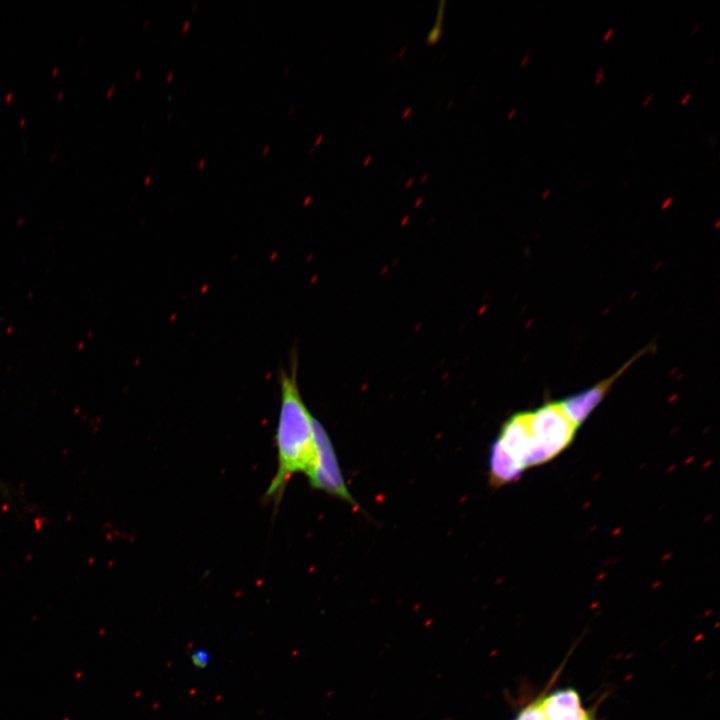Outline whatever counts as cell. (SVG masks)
I'll return each instance as SVG.
<instances>
[{
  "instance_id": "2",
  "label": "cell",
  "mask_w": 720,
  "mask_h": 720,
  "mask_svg": "<svg viewBox=\"0 0 720 720\" xmlns=\"http://www.w3.org/2000/svg\"><path fill=\"white\" fill-rule=\"evenodd\" d=\"M529 412L533 435L530 468L545 464L561 454L573 442L578 428L558 401L547 402Z\"/></svg>"
},
{
  "instance_id": "5",
  "label": "cell",
  "mask_w": 720,
  "mask_h": 720,
  "mask_svg": "<svg viewBox=\"0 0 720 720\" xmlns=\"http://www.w3.org/2000/svg\"><path fill=\"white\" fill-rule=\"evenodd\" d=\"M504 449L526 470L533 451L530 412H518L503 424L497 437Z\"/></svg>"
},
{
  "instance_id": "18",
  "label": "cell",
  "mask_w": 720,
  "mask_h": 720,
  "mask_svg": "<svg viewBox=\"0 0 720 720\" xmlns=\"http://www.w3.org/2000/svg\"><path fill=\"white\" fill-rule=\"evenodd\" d=\"M173 75H174V74H173L172 71H170V72L167 74V76H166L167 82H170V81L172 80Z\"/></svg>"
},
{
  "instance_id": "1",
  "label": "cell",
  "mask_w": 720,
  "mask_h": 720,
  "mask_svg": "<svg viewBox=\"0 0 720 720\" xmlns=\"http://www.w3.org/2000/svg\"><path fill=\"white\" fill-rule=\"evenodd\" d=\"M297 358L289 370L279 374L280 409L276 427L277 469L265 493L277 505L288 482L297 473H307L315 455L313 420L297 382Z\"/></svg>"
},
{
  "instance_id": "3",
  "label": "cell",
  "mask_w": 720,
  "mask_h": 720,
  "mask_svg": "<svg viewBox=\"0 0 720 720\" xmlns=\"http://www.w3.org/2000/svg\"><path fill=\"white\" fill-rule=\"evenodd\" d=\"M313 439L315 455L306 473L310 486L358 508V503L345 484L332 441L325 428L315 418Z\"/></svg>"
},
{
  "instance_id": "26",
  "label": "cell",
  "mask_w": 720,
  "mask_h": 720,
  "mask_svg": "<svg viewBox=\"0 0 720 720\" xmlns=\"http://www.w3.org/2000/svg\"><path fill=\"white\" fill-rule=\"evenodd\" d=\"M294 108H295V106H292V107H291V109L289 110V114L292 113V111H293Z\"/></svg>"
},
{
  "instance_id": "8",
  "label": "cell",
  "mask_w": 720,
  "mask_h": 720,
  "mask_svg": "<svg viewBox=\"0 0 720 720\" xmlns=\"http://www.w3.org/2000/svg\"><path fill=\"white\" fill-rule=\"evenodd\" d=\"M515 720H546L540 702L523 709Z\"/></svg>"
},
{
  "instance_id": "12",
  "label": "cell",
  "mask_w": 720,
  "mask_h": 720,
  "mask_svg": "<svg viewBox=\"0 0 720 720\" xmlns=\"http://www.w3.org/2000/svg\"><path fill=\"white\" fill-rule=\"evenodd\" d=\"M613 32H614V29H613V28H610V29L605 33V35H604V37H603V41H604V42L608 41V40L611 38Z\"/></svg>"
},
{
  "instance_id": "14",
  "label": "cell",
  "mask_w": 720,
  "mask_h": 720,
  "mask_svg": "<svg viewBox=\"0 0 720 720\" xmlns=\"http://www.w3.org/2000/svg\"><path fill=\"white\" fill-rule=\"evenodd\" d=\"M690 97H691V93L686 94V95L682 98L680 104H681V105H684V104L690 99Z\"/></svg>"
},
{
  "instance_id": "16",
  "label": "cell",
  "mask_w": 720,
  "mask_h": 720,
  "mask_svg": "<svg viewBox=\"0 0 720 720\" xmlns=\"http://www.w3.org/2000/svg\"><path fill=\"white\" fill-rule=\"evenodd\" d=\"M529 58H530L529 54L525 55L524 58L522 59L520 65L524 66L526 64V62L529 60Z\"/></svg>"
},
{
  "instance_id": "6",
  "label": "cell",
  "mask_w": 720,
  "mask_h": 720,
  "mask_svg": "<svg viewBox=\"0 0 720 720\" xmlns=\"http://www.w3.org/2000/svg\"><path fill=\"white\" fill-rule=\"evenodd\" d=\"M540 704L546 720H591L589 713L581 707L580 697L574 689L558 690Z\"/></svg>"
},
{
  "instance_id": "11",
  "label": "cell",
  "mask_w": 720,
  "mask_h": 720,
  "mask_svg": "<svg viewBox=\"0 0 720 720\" xmlns=\"http://www.w3.org/2000/svg\"><path fill=\"white\" fill-rule=\"evenodd\" d=\"M604 77V67H600L595 73V84H599Z\"/></svg>"
},
{
  "instance_id": "4",
  "label": "cell",
  "mask_w": 720,
  "mask_h": 720,
  "mask_svg": "<svg viewBox=\"0 0 720 720\" xmlns=\"http://www.w3.org/2000/svg\"><path fill=\"white\" fill-rule=\"evenodd\" d=\"M641 354L642 353L638 354L635 358L628 361L613 375L581 392L558 401L563 411L577 428L589 418L592 412L604 400L615 381Z\"/></svg>"
},
{
  "instance_id": "19",
  "label": "cell",
  "mask_w": 720,
  "mask_h": 720,
  "mask_svg": "<svg viewBox=\"0 0 720 720\" xmlns=\"http://www.w3.org/2000/svg\"><path fill=\"white\" fill-rule=\"evenodd\" d=\"M699 28H700V24H697V25L692 29L691 35H694V34L698 31Z\"/></svg>"
},
{
  "instance_id": "17",
  "label": "cell",
  "mask_w": 720,
  "mask_h": 720,
  "mask_svg": "<svg viewBox=\"0 0 720 720\" xmlns=\"http://www.w3.org/2000/svg\"><path fill=\"white\" fill-rule=\"evenodd\" d=\"M205 163H206V160H205L204 158H201V159L197 162V165H198L199 168H202V167L205 165Z\"/></svg>"
},
{
  "instance_id": "20",
  "label": "cell",
  "mask_w": 720,
  "mask_h": 720,
  "mask_svg": "<svg viewBox=\"0 0 720 720\" xmlns=\"http://www.w3.org/2000/svg\"><path fill=\"white\" fill-rule=\"evenodd\" d=\"M269 149H270V145L268 144V145H266V146L263 148L262 154H263V155L266 154Z\"/></svg>"
},
{
  "instance_id": "23",
  "label": "cell",
  "mask_w": 720,
  "mask_h": 720,
  "mask_svg": "<svg viewBox=\"0 0 720 720\" xmlns=\"http://www.w3.org/2000/svg\"><path fill=\"white\" fill-rule=\"evenodd\" d=\"M549 192H550V190L547 189V190L545 191V193L543 194V198L547 197V195L549 194Z\"/></svg>"
},
{
  "instance_id": "15",
  "label": "cell",
  "mask_w": 720,
  "mask_h": 720,
  "mask_svg": "<svg viewBox=\"0 0 720 720\" xmlns=\"http://www.w3.org/2000/svg\"><path fill=\"white\" fill-rule=\"evenodd\" d=\"M652 98H653V94L648 95L647 98L643 102V106H647Z\"/></svg>"
},
{
  "instance_id": "21",
  "label": "cell",
  "mask_w": 720,
  "mask_h": 720,
  "mask_svg": "<svg viewBox=\"0 0 720 720\" xmlns=\"http://www.w3.org/2000/svg\"><path fill=\"white\" fill-rule=\"evenodd\" d=\"M515 112H516V109H513L510 111L509 116H508L509 120L514 116Z\"/></svg>"
},
{
  "instance_id": "13",
  "label": "cell",
  "mask_w": 720,
  "mask_h": 720,
  "mask_svg": "<svg viewBox=\"0 0 720 720\" xmlns=\"http://www.w3.org/2000/svg\"><path fill=\"white\" fill-rule=\"evenodd\" d=\"M191 21L190 19L186 20L182 26L181 32L184 33L190 26Z\"/></svg>"
},
{
  "instance_id": "25",
  "label": "cell",
  "mask_w": 720,
  "mask_h": 720,
  "mask_svg": "<svg viewBox=\"0 0 720 720\" xmlns=\"http://www.w3.org/2000/svg\"><path fill=\"white\" fill-rule=\"evenodd\" d=\"M197 4H198V2H197V1H196V2H194V4L192 5V9H193V10H194V9L196 8Z\"/></svg>"
},
{
  "instance_id": "22",
  "label": "cell",
  "mask_w": 720,
  "mask_h": 720,
  "mask_svg": "<svg viewBox=\"0 0 720 720\" xmlns=\"http://www.w3.org/2000/svg\"><path fill=\"white\" fill-rule=\"evenodd\" d=\"M715 54L711 55L710 58L707 60L706 64H710V61L714 59Z\"/></svg>"
},
{
  "instance_id": "24",
  "label": "cell",
  "mask_w": 720,
  "mask_h": 720,
  "mask_svg": "<svg viewBox=\"0 0 720 720\" xmlns=\"http://www.w3.org/2000/svg\"><path fill=\"white\" fill-rule=\"evenodd\" d=\"M150 178H151V175H148V177H147L146 180H145V183H146V184H148Z\"/></svg>"
},
{
  "instance_id": "9",
  "label": "cell",
  "mask_w": 720,
  "mask_h": 720,
  "mask_svg": "<svg viewBox=\"0 0 720 720\" xmlns=\"http://www.w3.org/2000/svg\"><path fill=\"white\" fill-rule=\"evenodd\" d=\"M444 4H445V1H440V2H439V9H438V14H437V18H436L435 25H434L433 28L429 31V33H428V35H427V38H426V41H427V43H429V44H435V43L439 40V38H440V36H441V27H442V19H443V11H444V7H443V6H444Z\"/></svg>"
},
{
  "instance_id": "7",
  "label": "cell",
  "mask_w": 720,
  "mask_h": 720,
  "mask_svg": "<svg viewBox=\"0 0 720 720\" xmlns=\"http://www.w3.org/2000/svg\"><path fill=\"white\" fill-rule=\"evenodd\" d=\"M525 469L504 449L496 439L489 456V485L500 488L519 480Z\"/></svg>"
},
{
  "instance_id": "10",
  "label": "cell",
  "mask_w": 720,
  "mask_h": 720,
  "mask_svg": "<svg viewBox=\"0 0 720 720\" xmlns=\"http://www.w3.org/2000/svg\"><path fill=\"white\" fill-rule=\"evenodd\" d=\"M191 663L198 669L206 668L210 663V655L203 648L195 649L190 655Z\"/></svg>"
}]
</instances>
